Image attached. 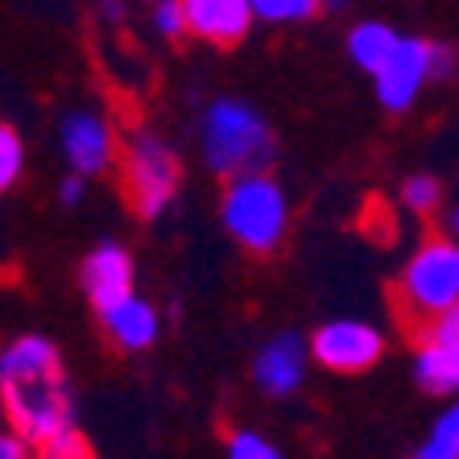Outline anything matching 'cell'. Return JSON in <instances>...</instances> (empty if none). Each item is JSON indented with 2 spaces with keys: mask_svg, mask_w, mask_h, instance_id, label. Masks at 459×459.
Wrapping results in <instances>:
<instances>
[{
  "mask_svg": "<svg viewBox=\"0 0 459 459\" xmlns=\"http://www.w3.org/2000/svg\"><path fill=\"white\" fill-rule=\"evenodd\" d=\"M83 191H87L83 178H75V174H71V178H66L63 186H58V199H63L66 207H75V204H83Z\"/></svg>",
  "mask_w": 459,
  "mask_h": 459,
  "instance_id": "obj_25",
  "label": "cell"
},
{
  "mask_svg": "<svg viewBox=\"0 0 459 459\" xmlns=\"http://www.w3.org/2000/svg\"><path fill=\"white\" fill-rule=\"evenodd\" d=\"M182 25L212 46H236L253 30V9L248 0H182Z\"/></svg>",
  "mask_w": 459,
  "mask_h": 459,
  "instance_id": "obj_11",
  "label": "cell"
},
{
  "mask_svg": "<svg viewBox=\"0 0 459 459\" xmlns=\"http://www.w3.org/2000/svg\"><path fill=\"white\" fill-rule=\"evenodd\" d=\"M220 220L228 236L248 253H273L286 240L290 228V199L278 178L253 174V178H232L220 199Z\"/></svg>",
  "mask_w": 459,
  "mask_h": 459,
  "instance_id": "obj_3",
  "label": "cell"
},
{
  "mask_svg": "<svg viewBox=\"0 0 459 459\" xmlns=\"http://www.w3.org/2000/svg\"><path fill=\"white\" fill-rule=\"evenodd\" d=\"M199 150H204L207 170L232 182L269 174V161L278 153V137L253 104L220 96L207 104L204 120H199Z\"/></svg>",
  "mask_w": 459,
  "mask_h": 459,
  "instance_id": "obj_2",
  "label": "cell"
},
{
  "mask_svg": "<svg viewBox=\"0 0 459 459\" xmlns=\"http://www.w3.org/2000/svg\"><path fill=\"white\" fill-rule=\"evenodd\" d=\"M153 25H158L161 38H182L186 33V25H182V0H158L153 4Z\"/></svg>",
  "mask_w": 459,
  "mask_h": 459,
  "instance_id": "obj_22",
  "label": "cell"
},
{
  "mask_svg": "<svg viewBox=\"0 0 459 459\" xmlns=\"http://www.w3.org/2000/svg\"><path fill=\"white\" fill-rule=\"evenodd\" d=\"M447 228H451V232H459V207H451V215H447Z\"/></svg>",
  "mask_w": 459,
  "mask_h": 459,
  "instance_id": "obj_26",
  "label": "cell"
},
{
  "mask_svg": "<svg viewBox=\"0 0 459 459\" xmlns=\"http://www.w3.org/2000/svg\"><path fill=\"white\" fill-rule=\"evenodd\" d=\"M79 281H83L87 302L104 315L117 302H125L133 294V256H128L125 245L117 240H104L91 253L83 256V269H79Z\"/></svg>",
  "mask_w": 459,
  "mask_h": 459,
  "instance_id": "obj_10",
  "label": "cell"
},
{
  "mask_svg": "<svg viewBox=\"0 0 459 459\" xmlns=\"http://www.w3.org/2000/svg\"><path fill=\"white\" fill-rule=\"evenodd\" d=\"M451 71V50L447 46H430V79H447Z\"/></svg>",
  "mask_w": 459,
  "mask_h": 459,
  "instance_id": "obj_24",
  "label": "cell"
},
{
  "mask_svg": "<svg viewBox=\"0 0 459 459\" xmlns=\"http://www.w3.org/2000/svg\"><path fill=\"white\" fill-rule=\"evenodd\" d=\"M58 141H63V158L75 178L104 174L117 161V137H112V125L100 112H71L63 120Z\"/></svg>",
  "mask_w": 459,
  "mask_h": 459,
  "instance_id": "obj_8",
  "label": "cell"
},
{
  "mask_svg": "<svg viewBox=\"0 0 459 459\" xmlns=\"http://www.w3.org/2000/svg\"><path fill=\"white\" fill-rule=\"evenodd\" d=\"M0 406L30 447L75 430V397L63 356L46 335H17L0 348Z\"/></svg>",
  "mask_w": 459,
  "mask_h": 459,
  "instance_id": "obj_1",
  "label": "cell"
},
{
  "mask_svg": "<svg viewBox=\"0 0 459 459\" xmlns=\"http://www.w3.org/2000/svg\"><path fill=\"white\" fill-rule=\"evenodd\" d=\"M228 459H281V451L256 430H232L228 435Z\"/></svg>",
  "mask_w": 459,
  "mask_h": 459,
  "instance_id": "obj_19",
  "label": "cell"
},
{
  "mask_svg": "<svg viewBox=\"0 0 459 459\" xmlns=\"http://www.w3.org/2000/svg\"><path fill=\"white\" fill-rule=\"evenodd\" d=\"M0 459H33V447L25 443L22 435H13V430H0Z\"/></svg>",
  "mask_w": 459,
  "mask_h": 459,
  "instance_id": "obj_23",
  "label": "cell"
},
{
  "mask_svg": "<svg viewBox=\"0 0 459 459\" xmlns=\"http://www.w3.org/2000/svg\"><path fill=\"white\" fill-rule=\"evenodd\" d=\"M307 368H310V352H307V343H302V335H294V332L269 335L253 356V381L269 397L299 394L302 381H307Z\"/></svg>",
  "mask_w": 459,
  "mask_h": 459,
  "instance_id": "obj_9",
  "label": "cell"
},
{
  "mask_svg": "<svg viewBox=\"0 0 459 459\" xmlns=\"http://www.w3.org/2000/svg\"><path fill=\"white\" fill-rule=\"evenodd\" d=\"M455 265H459V245H455Z\"/></svg>",
  "mask_w": 459,
  "mask_h": 459,
  "instance_id": "obj_27",
  "label": "cell"
},
{
  "mask_svg": "<svg viewBox=\"0 0 459 459\" xmlns=\"http://www.w3.org/2000/svg\"><path fill=\"white\" fill-rule=\"evenodd\" d=\"M438 199H443V186H438V178H430V174H414V178L402 182V204L414 215H435Z\"/></svg>",
  "mask_w": 459,
  "mask_h": 459,
  "instance_id": "obj_18",
  "label": "cell"
},
{
  "mask_svg": "<svg viewBox=\"0 0 459 459\" xmlns=\"http://www.w3.org/2000/svg\"><path fill=\"white\" fill-rule=\"evenodd\" d=\"M414 377H418V385H422L427 394L455 397L459 394V352L438 348V343H418Z\"/></svg>",
  "mask_w": 459,
  "mask_h": 459,
  "instance_id": "obj_14",
  "label": "cell"
},
{
  "mask_svg": "<svg viewBox=\"0 0 459 459\" xmlns=\"http://www.w3.org/2000/svg\"><path fill=\"white\" fill-rule=\"evenodd\" d=\"M397 42H402V33H397L389 22H360V25H352V33H348V58H352L360 71L377 75L385 66V58L397 50Z\"/></svg>",
  "mask_w": 459,
  "mask_h": 459,
  "instance_id": "obj_13",
  "label": "cell"
},
{
  "mask_svg": "<svg viewBox=\"0 0 459 459\" xmlns=\"http://www.w3.org/2000/svg\"><path fill=\"white\" fill-rule=\"evenodd\" d=\"M33 459H96V451H91V443L79 430H66V435L42 443V447L33 451Z\"/></svg>",
  "mask_w": 459,
  "mask_h": 459,
  "instance_id": "obj_21",
  "label": "cell"
},
{
  "mask_svg": "<svg viewBox=\"0 0 459 459\" xmlns=\"http://www.w3.org/2000/svg\"><path fill=\"white\" fill-rule=\"evenodd\" d=\"M307 352L327 373H364L385 356V335L364 319H332L310 335Z\"/></svg>",
  "mask_w": 459,
  "mask_h": 459,
  "instance_id": "obj_6",
  "label": "cell"
},
{
  "mask_svg": "<svg viewBox=\"0 0 459 459\" xmlns=\"http://www.w3.org/2000/svg\"><path fill=\"white\" fill-rule=\"evenodd\" d=\"M22 170H25V145L17 137V128L0 120V195L17 186Z\"/></svg>",
  "mask_w": 459,
  "mask_h": 459,
  "instance_id": "obj_17",
  "label": "cell"
},
{
  "mask_svg": "<svg viewBox=\"0 0 459 459\" xmlns=\"http://www.w3.org/2000/svg\"><path fill=\"white\" fill-rule=\"evenodd\" d=\"M253 22H269V25H286V22H310L315 13H323V4L315 0H248Z\"/></svg>",
  "mask_w": 459,
  "mask_h": 459,
  "instance_id": "obj_16",
  "label": "cell"
},
{
  "mask_svg": "<svg viewBox=\"0 0 459 459\" xmlns=\"http://www.w3.org/2000/svg\"><path fill=\"white\" fill-rule=\"evenodd\" d=\"M427 79H430V42L427 38H402L397 50L385 58V66L373 75L377 100L389 112H406V108H414Z\"/></svg>",
  "mask_w": 459,
  "mask_h": 459,
  "instance_id": "obj_7",
  "label": "cell"
},
{
  "mask_svg": "<svg viewBox=\"0 0 459 459\" xmlns=\"http://www.w3.org/2000/svg\"><path fill=\"white\" fill-rule=\"evenodd\" d=\"M418 343H438V348L459 352V302L451 310H443L438 319H430L427 327L418 332Z\"/></svg>",
  "mask_w": 459,
  "mask_h": 459,
  "instance_id": "obj_20",
  "label": "cell"
},
{
  "mask_svg": "<svg viewBox=\"0 0 459 459\" xmlns=\"http://www.w3.org/2000/svg\"><path fill=\"white\" fill-rule=\"evenodd\" d=\"M455 302H459L455 245L435 236L427 245H418L414 256L406 261V269H402V278H397V310L422 332L430 319H438Z\"/></svg>",
  "mask_w": 459,
  "mask_h": 459,
  "instance_id": "obj_4",
  "label": "cell"
},
{
  "mask_svg": "<svg viewBox=\"0 0 459 459\" xmlns=\"http://www.w3.org/2000/svg\"><path fill=\"white\" fill-rule=\"evenodd\" d=\"M414 459H459V402L435 418V427L418 443Z\"/></svg>",
  "mask_w": 459,
  "mask_h": 459,
  "instance_id": "obj_15",
  "label": "cell"
},
{
  "mask_svg": "<svg viewBox=\"0 0 459 459\" xmlns=\"http://www.w3.org/2000/svg\"><path fill=\"white\" fill-rule=\"evenodd\" d=\"M120 170H125L128 204H133V212H137L141 220H158V215L174 204L182 166H178V153H174L158 133L137 128L125 145Z\"/></svg>",
  "mask_w": 459,
  "mask_h": 459,
  "instance_id": "obj_5",
  "label": "cell"
},
{
  "mask_svg": "<svg viewBox=\"0 0 459 459\" xmlns=\"http://www.w3.org/2000/svg\"><path fill=\"white\" fill-rule=\"evenodd\" d=\"M100 319H104V332L112 335V343L125 348V352H145V348H153V340H158V332H161L158 307L137 299V294H128L125 302L104 310Z\"/></svg>",
  "mask_w": 459,
  "mask_h": 459,
  "instance_id": "obj_12",
  "label": "cell"
}]
</instances>
